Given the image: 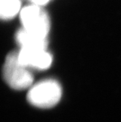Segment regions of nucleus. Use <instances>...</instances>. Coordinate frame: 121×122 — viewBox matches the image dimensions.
Wrapping results in <instances>:
<instances>
[{
	"instance_id": "f257e3e1",
	"label": "nucleus",
	"mask_w": 121,
	"mask_h": 122,
	"mask_svg": "<svg viewBox=\"0 0 121 122\" xmlns=\"http://www.w3.org/2000/svg\"><path fill=\"white\" fill-rule=\"evenodd\" d=\"M62 96L60 84L54 80H44L32 85L28 93L31 105L40 109H49L56 106Z\"/></svg>"
},
{
	"instance_id": "f03ea898",
	"label": "nucleus",
	"mask_w": 121,
	"mask_h": 122,
	"mask_svg": "<svg viewBox=\"0 0 121 122\" xmlns=\"http://www.w3.org/2000/svg\"><path fill=\"white\" fill-rule=\"evenodd\" d=\"M4 80L14 90H24L33 84V75L28 68L19 61L17 52H12L6 56L2 69Z\"/></svg>"
},
{
	"instance_id": "7ed1b4c3",
	"label": "nucleus",
	"mask_w": 121,
	"mask_h": 122,
	"mask_svg": "<svg viewBox=\"0 0 121 122\" xmlns=\"http://www.w3.org/2000/svg\"><path fill=\"white\" fill-rule=\"evenodd\" d=\"M23 28L34 35L47 38L50 28L47 14L40 6L31 5L24 7L20 12Z\"/></svg>"
},
{
	"instance_id": "20e7f679",
	"label": "nucleus",
	"mask_w": 121,
	"mask_h": 122,
	"mask_svg": "<svg viewBox=\"0 0 121 122\" xmlns=\"http://www.w3.org/2000/svg\"><path fill=\"white\" fill-rule=\"evenodd\" d=\"M17 55L20 63L29 69L45 70L53 62L52 55L47 49L20 48Z\"/></svg>"
},
{
	"instance_id": "39448f33",
	"label": "nucleus",
	"mask_w": 121,
	"mask_h": 122,
	"mask_svg": "<svg viewBox=\"0 0 121 122\" xmlns=\"http://www.w3.org/2000/svg\"><path fill=\"white\" fill-rule=\"evenodd\" d=\"M16 40L20 48L25 49H47L48 40L28 32L24 28L20 29L16 34Z\"/></svg>"
},
{
	"instance_id": "423d86ee",
	"label": "nucleus",
	"mask_w": 121,
	"mask_h": 122,
	"mask_svg": "<svg viewBox=\"0 0 121 122\" xmlns=\"http://www.w3.org/2000/svg\"><path fill=\"white\" fill-rule=\"evenodd\" d=\"M20 11V0H0V15L2 19H12Z\"/></svg>"
},
{
	"instance_id": "0eeeda50",
	"label": "nucleus",
	"mask_w": 121,
	"mask_h": 122,
	"mask_svg": "<svg viewBox=\"0 0 121 122\" xmlns=\"http://www.w3.org/2000/svg\"><path fill=\"white\" fill-rule=\"evenodd\" d=\"M34 5H37V6H43V5L47 4L50 0H30Z\"/></svg>"
}]
</instances>
